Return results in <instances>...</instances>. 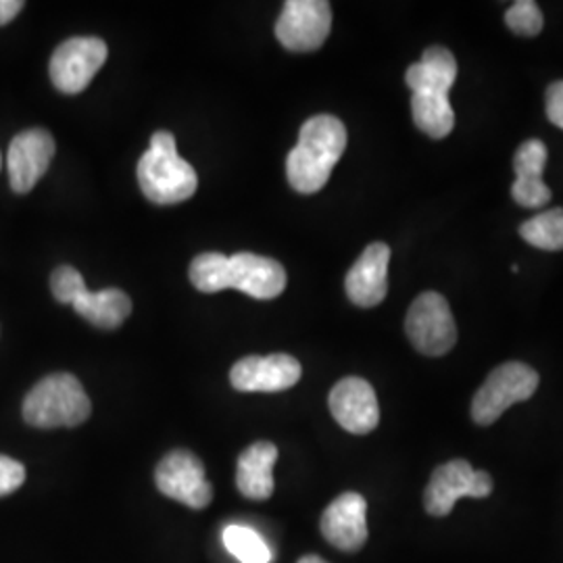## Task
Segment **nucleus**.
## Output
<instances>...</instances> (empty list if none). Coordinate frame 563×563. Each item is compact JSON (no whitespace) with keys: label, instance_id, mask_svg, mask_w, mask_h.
I'll use <instances>...</instances> for the list:
<instances>
[{"label":"nucleus","instance_id":"nucleus-1","mask_svg":"<svg viewBox=\"0 0 563 563\" xmlns=\"http://www.w3.org/2000/svg\"><path fill=\"white\" fill-rule=\"evenodd\" d=\"M346 148V128L334 115L305 121L297 146L288 153L286 176L301 195L320 192Z\"/></svg>","mask_w":563,"mask_h":563},{"label":"nucleus","instance_id":"nucleus-2","mask_svg":"<svg viewBox=\"0 0 563 563\" xmlns=\"http://www.w3.org/2000/svg\"><path fill=\"white\" fill-rule=\"evenodd\" d=\"M139 184L144 197L157 205H176L197 192V172L178 155L172 132L159 130L153 134L148 151L139 162Z\"/></svg>","mask_w":563,"mask_h":563},{"label":"nucleus","instance_id":"nucleus-3","mask_svg":"<svg viewBox=\"0 0 563 563\" xmlns=\"http://www.w3.org/2000/svg\"><path fill=\"white\" fill-rule=\"evenodd\" d=\"M90 399L80 380L71 374L42 378L23 399V420L42 430L74 428L88 420Z\"/></svg>","mask_w":563,"mask_h":563},{"label":"nucleus","instance_id":"nucleus-4","mask_svg":"<svg viewBox=\"0 0 563 563\" xmlns=\"http://www.w3.org/2000/svg\"><path fill=\"white\" fill-rule=\"evenodd\" d=\"M539 388V374L520 362L495 367L472 401V418L478 426L497 422L516 402L528 401Z\"/></svg>","mask_w":563,"mask_h":563},{"label":"nucleus","instance_id":"nucleus-5","mask_svg":"<svg viewBox=\"0 0 563 563\" xmlns=\"http://www.w3.org/2000/svg\"><path fill=\"white\" fill-rule=\"evenodd\" d=\"M411 344L428 357L446 355L457 342V325L443 295L428 290L411 302L405 320Z\"/></svg>","mask_w":563,"mask_h":563},{"label":"nucleus","instance_id":"nucleus-6","mask_svg":"<svg viewBox=\"0 0 563 563\" xmlns=\"http://www.w3.org/2000/svg\"><path fill=\"white\" fill-rule=\"evenodd\" d=\"M493 486L488 472L474 470L465 460H453L434 470L423 490V507L430 516L444 518L460 499H486L493 493Z\"/></svg>","mask_w":563,"mask_h":563},{"label":"nucleus","instance_id":"nucleus-7","mask_svg":"<svg viewBox=\"0 0 563 563\" xmlns=\"http://www.w3.org/2000/svg\"><path fill=\"white\" fill-rule=\"evenodd\" d=\"M332 30V9L325 0H288L276 21V36L292 53H311Z\"/></svg>","mask_w":563,"mask_h":563},{"label":"nucleus","instance_id":"nucleus-8","mask_svg":"<svg viewBox=\"0 0 563 563\" xmlns=\"http://www.w3.org/2000/svg\"><path fill=\"white\" fill-rule=\"evenodd\" d=\"M155 484L165 497L190 509H205L213 501V488L207 481L205 465L190 451H172L155 470Z\"/></svg>","mask_w":563,"mask_h":563},{"label":"nucleus","instance_id":"nucleus-9","mask_svg":"<svg viewBox=\"0 0 563 563\" xmlns=\"http://www.w3.org/2000/svg\"><path fill=\"white\" fill-rule=\"evenodd\" d=\"M107 55L109 51L101 38H69L51 57V80L63 95H80L95 80Z\"/></svg>","mask_w":563,"mask_h":563},{"label":"nucleus","instance_id":"nucleus-10","mask_svg":"<svg viewBox=\"0 0 563 563\" xmlns=\"http://www.w3.org/2000/svg\"><path fill=\"white\" fill-rule=\"evenodd\" d=\"M55 157V139L42 128H32L18 134L7 153V169L11 188L18 195H27Z\"/></svg>","mask_w":563,"mask_h":563},{"label":"nucleus","instance_id":"nucleus-11","mask_svg":"<svg viewBox=\"0 0 563 563\" xmlns=\"http://www.w3.org/2000/svg\"><path fill=\"white\" fill-rule=\"evenodd\" d=\"M302 367L290 355H251L234 363L230 383L241 393H282L301 380Z\"/></svg>","mask_w":563,"mask_h":563},{"label":"nucleus","instance_id":"nucleus-12","mask_svg":"<svg viewBox=\"0 0 563 563\" xmlns=\"http://www.w3.org/2000/svg\"><path fill=\"white\" fill-rule=\"evenodd\" d=\"M334 420L351 434H369L380 422V407L372 384L357 376L342 378L328 397Z\"/></svg>","mask_w":563,"mask_h":563},{"label":"nucleus","instance_id":"nucleus-13","mask_svg":"<svg viewBox=\"0 0 563 563\" xmlns=\"http://www.w3.org/2000/svg\"><path fill=\"white\" fill-rule=\"evenodd\" d=\"M228 288L269 301L280 297L286 288V269L280 263L255 253H236L228 257Z\"/></svg>","mask_w":563,"mask_h":563},{"label":"nucleus","instance_id":"nucleus-14","mask_svg":"<svg viewBox=\"0 0 563 563\" xmlns=\"http://www.w3.org/2000/svg\"><path fill=\"white\" fill-rule=\"evenodd\" d=\"M367 504L360 493H342L325 507L322 516L323 539L344 553L360 551L367 541Z\"/></svg>","mask_w":563,"mask_h":563},{"label":"nucleus","instance_id":"nucleus-15","mask_svg":"<svg viewBox=\"0 0 563 563\" xmlns=\"http://www.w3.org/2000/svg\"><path fill=\"white\" fill-rule=\"evenodd\" d=\"M388 263L390 249L384 242H372L362 257L349 269L344 288L346 297L357 307H376L388 292Z\"/></svg>","mask_w":563,"mask_h":563},{"label":"nucleus","instance_id":"nucleus-16","mask_svg":"<svg viewBox=\"0 0 563 563\" xmlns=\"http://www.w3.org/2000/svg\"><path fill=\"white\" fill-rule=\"evenodd\" d=\"M547 146L541 141H526L514 157L516 181L511 186L514 201L528 209H539L551 201V190L543 181Z\"/></svg>","mask_w":563,"mask_h":563},{"label":"nucleus","instance_id":"nucleus-17","mask_svg":"<svg viewBox=\"0 0 563 563\" xmlns=\"http://www.w3.org/2000/svg\"><path fill=\"white\" fill-rule=\"evenodd\" d=\"M278 462L276 444L260 441L242 451L236 467V486L246 499L265 501L274 493V465Z\"/></svg>","mask_w":563,"mask_h":563},{"label":"nucleus","instance_id":"nucleus-18","mask_svg":"<svg viewBox=\"0 0 563 563\" xmlns=\"http://www.w3.org/2000/svg\"><path fill=\"white\" fill-rule=\"evenodd\" d=\"M457 78V60L444 46H430L423 53L422 60L413 63L407 69V86L413 92H439L449 95Z\"/></svg>","mask_w":563,"mask_h":563},{"label":"nucleus","instance_id":"nucleus-19","mask_svg":"<svg viewBox=\"0 0 563 563\" xmlns=\"http://www.w3.org/2000/svg\"><path fill=\"white\" fill-rule=\"evenodd\" d=\"M76 313L102 330H115L132 313V301L125 292L118 288H107L99 292H90L88 288L74 301Z\"/></svg>","mask_w":563,"mask_h":563},{"label":"nucleus","instance_id":"nucleus-20","mask_svg":"<svg viewBox=\"0 0 563 563\" xmlns=\"http://www.w3.org/2000/svg\"><path fill=\"white\" fill-rule=\"evenodd\" d=\"M411 115L423 134H428L434 141L446 139L455 125V113L451 109L449 95L413 92Z\"/></svg>","mask_w":563,"mask_h":563},{"label":"nucleus","instance_id":"nucleus-21","mask_svg":"<svg viewBox=\"0 0 563 563\" xmlns=\"http://www.w3.org/2000/svg\"><path fill=\"white\" fill-rule=\"evenodd\" d=\"M520 236L543 251H563V209H549L520 225Z\"/></svg>","mask_w":563,"mask_h":563},{"label":"nucleus","instance_id":"nucleus-22","mask_svg":"<svg viewBox=\"0 0 563 563\" xmlns=\"http://www.w3.org/2000/svg\"><path fill=\"white\" fill-rule=\"evenodd\" d=\"M225 549L241 563H269L272 551L262 534L249 526L230 523L223 530Z\"/></svg>","mask_w":563,"mask_h":563},{"label":"nucleus","instance_id":"nucleus-23","mask_svg":"<svg viewBox=\"0 0 563 563\" xmlns=\"http://www.w3.org/2000/svg\"><path fill=\"white\" fill-rule=\"evenodd\" d=\"M190 282L197 290L213 295L228 288V257L222 253H202L190 263Z\"/></svg>","mask_w":563,"mask_h":563},{"label":"nucleus","instance_id":"nucleus-24","mask_svg":"<svg viewBox=\"0 0 563 563\" xmlns=\"http://www.w3.org/2000/svg\"><path fill=\"white\" fill-rule=\"evenodd\" d=\"M505 23L514 34L532 38L543 30V13L534 0H518L507 9Z\"/></svg>","mask_w":563,"mask_h":563},{"label":"nucleus","instance_id":"nucleus-25","mask_svg":"<svg viewBox=\"0 0 563 563\" xmlns=\"http://www.w3.org/2000/svg\"><path fill=\"white\" fill-rule=\"evenodd\" d=\"M53 297L63 305H74V301L86 290V282L80 272L71 265H60L51 276Z\"/></svg>","mask_w":563,"mask_h":563},{"label":"nucleus","instance_id":"nucleus-26","mask_svg":"<svg viewBox=\"0 0 563 563\" xmlns=\"http://www.w3.org/2000/svg\"><path fill=\"white\" fill-rule=\"evenodd\" d=\"M25 483V467L18 460L0 455V497L15 493Z\"/></svg>","mask_w":563,"mask_h":563},{"label":"nucleus","instance_id":"nucleus-27","mask_svg":"<svg viewBox=\"0 0 563 563\" xmlns=\"http://www.w3.org/2000/svg\"><path fill=\"white\" fill-rule=\"evenodd\" d=\"M547 118L563 130V80L553 81L547 88Z\"/></svg>","mask_w":563,"mask_h":563},{"label":"nucleus","instance_id":"nucleus-28","mask_svg":"<svg viewBox=\"0 0 563 563\" xmlns=\"http://www.w3.org/2000/svg\"><path fill=\"white\" fill-rule=\"evenodd\" d=\"M23 9L21 0H0V25H7L9 21L15 20Z\"/></svg>","mask_w":563,"mask_h":563},{"label":"nucleus","instance_id":"nucleus-29","mask_svg":"<svg viewBox=\"0 0 563 563\" xmlns=\"http://www.w3.org/2000/svg\"><path fill=\"white\" fill-rule=\"evenodd\" d=\"M299 563H328L323 562L322 558L320 555H305V558H301L299 560Z\"/></svg>","mask_w":563,"mask_h":563},{"label":"nucleus","instance_id":"nucleus-30","mask_svg":"<svg viewBox=\"0 0 563 563\" xmlns=\"http://www.w3.org/2000/svg\"><path fill=\"white\" fill-rule=\"evenodd\" d=\"M0 167H2V155H0Z\"/></svg>","mask_w":563,"mask_h":563}]
</instances>
